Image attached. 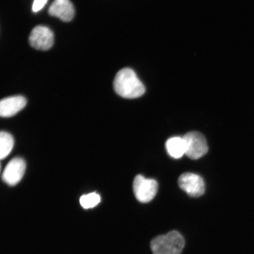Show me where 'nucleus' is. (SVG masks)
Listing matches in <instances>:
<instances>
[{
  "label": "nucleus",
  "instance_id": "nucleus-1",
  "mask_svg": "<svg viewBox=\"0 0 254 254\" xmlns=\"http://www.w3.org/2000/svg\"><path fill=\"white\" fill-rule=\"evenodd\" d=\"M114 88L120 96L128 99H134L144 95L145 88L136 73L132 69H121L114 81Z\"/></svg>",
  "mask_w": 254,
  "mask_h": 254
},
{
  "label": "nucleus",
  "instance_id": "nucleus-2",
  "mask_svg": "<svg viewBox=\"0 0 254 254\" xmlns=\"http://www.w3.org/2000/svg\"><path fill=\"white\" fill-rule=\"evenodd\" d=\"M185 240L179 232L172 231L152 239L151 249L153 254H181Z\"/></svg>",
  "mask_w": 254,
  "mask_h": 254
},
{
  "label": "nucleus",
  "instance_id": "nucleus-3",
  "mask_svg": "<svg viewBox=\"0 0 254 254\" xmlns=\"http://www.w3.org/2000/svg\"><path fill=\"white\" fill-rule=\"evenodd\" d=\"M183 137L186 144V155L190 158L197 160L207 153V142L201 133L190 131Z\"/></svg>",
  "mask_w": 254,
  "mask_h": 254
},
{
  "label": "nucleus",
  "instance_id": "nucleus-4",
  "mask_svg": "<svg viewBox=\"0 0 254 254\" xmlns=\"http://www.w3.org/2000/svg\"><path fill=\"white\" fill-rule=\"evenodd\" d=\"M158 187L156 181L146 179L141 175L136 176L133 183L135 198L142 203L150 202L156 195Z\"/></svg>",
  "mask_w": 254,
  "mask_h": 254
},
{
  "label": "nucleus",
  "instance_id": "nucleus-5",
  "mask_svg": "<svg viewBox=\"0 0 254 254\" xmlns=\"http://www.w3.org/2000/svg\"><path fill=\"white\" fill-rule=\"evenodd\" d=\"M28 41L30 46L34 49L47 51L53 46L55 36L49 28L43 25H38L31 31Z\"/></svg>",
  "mask_w": 254,
  "mask_h": 254
},
{
  "label": "nucleus",
  "instance_id": "nucleus-6",
  "mask_svg": "<svg viewBox=\"0 0 254 254\" xmlns=\"http://www.w3.org/2000/svg\"><path fill=\"white\" fill-rule=\"evenodd\" d=\"M179 186L192 197H199L204 193L205 190L202 178L197 174L190 173H184L180 177Z\"/></svg>",
  "mask_w": 254,
  "mask_h": 254
},
{
  "label": "nucleus",
  "instance_id": "nucleus-7",
  "mask_svg": "<svg viewBox=\"0 0 254 254\" xmlns=\"http://www.w3.org/2000/svg\"><path fill=\"white\" fill-rule=\"evenodd\" d=\"M26 164L21 158H14L9 162L2 175L3 182L10 186L17 184L23 177Z\"/></svg>",
  "mask_w": 254,
  "mask_h": 254
},
{
  "label": "nucleus",
  "instance_id": "nucleus-8",
  "mask_svg": "<svg viewBox=\"0 0 254 254\" xmlns=\"http://www.w3.org/2000/svg\"><path fill=\"white\" fill-rule=\"evenodd\" d=\"M49 14L64 22H69L74 17V7L69 0H55L49 7Z\"/></svg>",
  "mask_w": 254,
  "mask_h": 254
},
{
  "label": "nucleus",
  "instance_id": "nucleus-9",
  "mask_svg": "<svg viewBox=\"0 0 254 254\" xmlns=\"http://www.w3.org/2000/svg\"><path fill=\"white\" fill-rule=\"evenodd\" d=\"M26 104V99L21 95L4 98L0 102V115L2 117L14 116L23 110Z\"/></svg>",
  "mask_w": 254,
  "mask_h": 254
},
{
  "label": "nucleus",
  "instance_id": "nucleus-10",
  "mask_svg": "<svg viewBox=\"0 0 254 254\" xmlns=\"http://www.w3.org/2000/svg\"><path fill=\"white\" fill-rule=\"evenodd\" d=\"M166 147L168 154L174 158L179 159L186 154V144L183 137L174 136L168 139Z\"/></svg>",
  "mask_w": 254,
  "mask_h": 254
},
{
  "label": "nucleus",
  "instance_id": "nucleus-11",
  "mask_svg": "<svg viewBox=\"0 0 254 254\" xmlns=\"http://www.w3.org/2000/svg\"><path fill=\"white\" fill-rule=\"evenodd\" d=\"M14 140L12 136L9 133L2 131L0 134V158H5L13 148Z\"/></svg>",
  "mask_w": 254,
  "mask_h": 254
},
{
  "label": "nucleus",
  "instance_id": "nucleus-12",
  "mask_svg": "<svg viewBox=\"0 0 254 254\" xmlns=\"http://www.w3.org/2000/svg\"><path fill=\"white\" fill-rule=\"evenodd\" d=\"M101 198L99 194L95 192L88 193L87 195H84L81 196L79 202L80 204L85 209H88L94 207L99 204Z\"/></svg>",
  "mask_w": 254,
  "mask_h": 254
},
{
  "label": "nucleus",
  "instance_id": "nucleus-13",
  "mask_svg": "<svg viewBox=\"0 0 254 254\" xmlns=\"http://www.w3.org/2000/svg\"><path fill=\"white\" fill-rule=\"evenodd\" d=\"M48 0H34L33 4V11L37 12L41 10L46 4Z\"/></svg>",
  "mask_w": 254,
  "mask_h": 254
}]
</instances>
